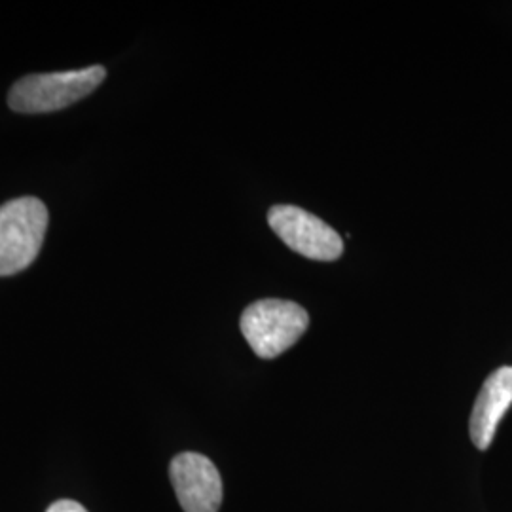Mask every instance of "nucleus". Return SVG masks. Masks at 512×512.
I'll return each mask as SVG.
<instances>
[{"instance_id":"0eeeda50","label":"nucleus","mask_w":512,"mask_h":512,"mask_svg":"<svg viewBox=\"0 0 512 512\" xmlns=\"http://www.w3.org/2000/svg\"><path fill=\"white\" fill-rule=\"evenodd\" d=\"M46 512H88L80 503L71 501V499H61L55 501L54 505H50V509Z\"/></svg>"},{"instance_id":"20e7f679","label":"nucleus","mask_w":512,"mask_h":512,"mask_svg":"<svg viewBox=\"0 0 512 512\" xmlns=\"http://www.w3.org/2000/svg\"><path fill=\"white\" fill-rule=\"evenodd\" d=\"M268 224L291 251L311 260L332 262L344 253V239L325 220L296 205H274Z\"/></svg>"},{"instance_id":"f257e3e1","label":"nucleus","mask_w":512,"mask_h":512,"mask_svg":"<svg viewBox=\"0 0 512 512\" xmlns=\"http://www.w3.org/2000/svg\"><path fill=\"white\" fill-rule=\"evenodd\" d=\"M105 78L107 71L101 65L65 73L29 74L12 86L8 105L23 114L65 109L97 90Z\"/></svg>"},{"instance_id":"423d86ee","label":"nucleus","mask_w":512,"mask_h":512,"mask_svg":"<svg viewBox=\"0 0 512 512\" xmlns=\"http://www.w3.org/2000/svg\"><path fill=\"white\" fill-rule=\"evenodd\" d=\"M512 404V366H501L492 372L476 397L469 433L478 450H488L494 442L499 421Z\"/></svg>"},{"instance_id":"7ed1b4c3","label":"nucleus","mask_w":512,"mask_h":512,"mask_svg":"<svg viewBox=\"0 0 512 512\" xmlns=\"http://www.w3.org/2000/svg\"><path fill=\"white\" fill-rule=\"evenodd\" d=\"M48 209L38 198H18L0 205V277L27 270L42 249Z\"/></svg>"},{"instance_id":"39448f33","label":"nucleus","mask_w":512,"mask_h":512,"mask_svg":"<svg viewBox=\"0 0 512 512\" xmlns=\"http://www.w3.org/2000/svg\"><path fill=\"white\" fill-rule=\"evenodd\" d=\"M169 476L184 512H219L222 478L211 459L183 452L171 461Z\"/></svg>"},{"instance_id":"f03ea898","label":"nucleus","mask_w":512,"mask_h":512,"mask_svg":"<svg viewBox=\"0 0 512 512\" xmlns=\"http://www.w3.org/2000/svg\"><path fill=\"white\" fill-rule=\"evenodd\" d=\"M310 315L291 300L266 298L245 308L239 327L260 359H275L293 348L308 330Z\"/></svg>"}]
</instances>
